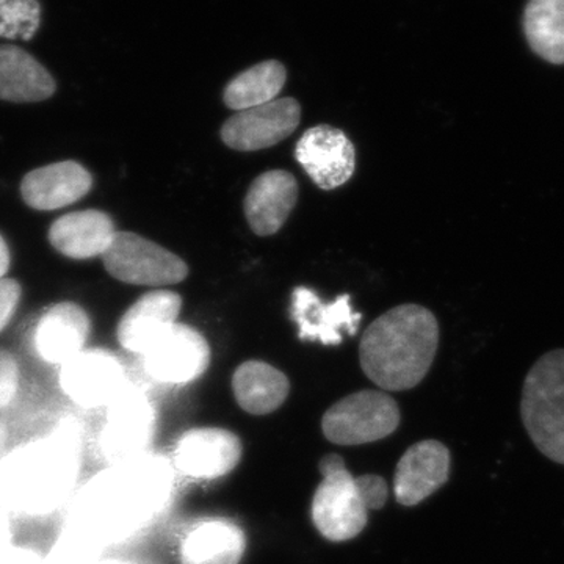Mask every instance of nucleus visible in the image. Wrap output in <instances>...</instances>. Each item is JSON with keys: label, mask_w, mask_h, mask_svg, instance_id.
I'll list each match as a JSON object with an SVG mask.
<instances>
[{"label": "nucleus", "mask_w": 564, "mask_h": 564, "mask_svg": "<svg viewBox=\"0 0 564 564\" xmlns=\"http://www.w3.org/2000/svg\"><path fill=\"white\" fill-rule=\"evenodd\" d=\"M85 432L79 419L62 417L50 432L0 455V507L21 518L57 513L79 488Z\"/></svg>", "instance_id": "obj_1"}, {"label": "nucleus", "mask_w": 564, "mask_h": 564, "mask_svg": "<svg viewBox=\"0 0 564 564\" xmlns=\"http://www.w3.org/2000/svg\"><path fill=\"white\" fill-rule=\"evenodd\" d=\"M440 347V323L419 304L393 307L364 332L359 361L364 373L386 391H408L432 369Z\"/></svg>", "instance_id": "obj_2"}, {"label": "nucleus", "mask_w": 564, "mask_h": 564, "mask_svg": "<svg viewBox=\"0 0 564 564\" xmlns=\"http://www.w3.org/2000/svg\"><path fill=\"white\" fill-rule=\"evenodd\" d=\"M158 518L143 484L124 466L104 467L79 485L66 505L65 524L104 549L126 543Z\"/></svg>", "instance_id": "obj_3"}, {"label": "nucleus", "mask_w": 564, "mask_h": 564, "mask_svg": "<svg viewBox=\"0 0 564 564\" xmlns=\"http://www.w3.org/2000/svg\"><path fill=\"white\" fill-rule=\"evenodd\" d=\"M521 417L534 447L564 466V348L545 352L527 373Z\"/></svg>", "instance_id": "obj_4"}, {"label": "nucleus", "mask_w": 564, "mask_h": 564, "mask_svg": "<svg viewBox=\"0 0 564 564\" xmlns=\"http://www.w3.org/2000/svg\"><path fill=\"white\" fill-rule=\"evenodd\" d=\"M154 404L147 393L128 384L104 410V421L96 437V447L106 467L140 458L150 452L155 432Z\"/></svg>", "instance_id": "obj_5"}, {"label": "nucleus", "mask_w": 564, "mask_h": 564, "mask_svg": "<svg viewBox=\"0 0 564 564\" xmlns=\"http://www.w3.org/2000/svg\"><path fill=\"white\" fill-rule=\"evenodd\" d=\"M322 484L313 499V521L326 540L334 543L352 540L367 525V508L358 478L352 477L339 455L321 462Z\"/></svg>", "instance_id": "obj_6"}, {"label": "nucleus", "mask_w": 564, "mask_h": 564, "mask_svg": "<svg viewBox=\"0 0 564 564\" xmlns=\"http://www.w3.org/2000/svg\"><path fill=\"white\" fill-rule=\"evenodd\" d=\"M102 262L110 276L126 284L165 288L188 276L180 256L133 232L115 234Z\"/></svg>", "instance_id": "obj_7"}, {"label": "nucleus", "mask_w": 564, "mask_h": 564, "mask_svg": "<svg viewBox=\"0 0 564 564\" xmlns=\"http://www.w3.org/2000/svg\"><path fill=\"white\" fill-rule=\"evenodd\" d=\"M400 410L388 393L361 391L334 403L323 415L326 440L339 445H361L395 432Z\"/></svg>", "instance_id": "obj_8"}, {"label": "nucleus", "mask_w": 564, "mask_h": 564, "mask_svg": "<svg viewBox=\"0 0 564 564\" xmlns=\"http://www.w3.org/2000/svg\"><path fill=\"white\" fill-rule=\"evenodd\" d=\"M62 392L80 410H106L128 386L124 367L102 348L80 351L61 367Z\"/></svg>", "instance_id": "obj_9"}, {"label": "nucleus", "mask_w": 564, "mask_h": 564, "mask_svg": "<svg viewBox=\"0 0 564 564\" xmlns=\"http://www.w3.org/2000/svg\"><path fill=\"white\" fill-rule=\"evenodd\" d=\"M144 370L163 384H187L198 380L210 364L206 337L184 323H174L143 355Z\"/></svg>", "instance_id": "obj_10"}, {"label": "nucleus", "mask_w": 564, "mask_h": 564, "mask_svg": "<svg viewBox=\"0 0 564 564\" xmlns=\"http://www.w3.org/2000/svg\"><path fill=\"white\" fill-rule=\"evenodd\" d=\"M302 106L296 99H274L263 106L237 111L223 124L221 140L236 151H261L281 143L299 129Z\"/></svg>", "instance_id": "obj_11"}, {"label": "nucleus", "mask_w": 564, "mask_h": 564, "mask_svg": "<svg viewBox=\"0 0 564 564\" xmlns=\"http://www.w3.org/2000/svg\"><path fill=\"white\" fill-rule=\"evenodd\" d=\"M295 159L322 191L343 187L355 174V147L344 131L333 126L307 129L296 143Z\"/></svg>", "instance_id": "obj_12"}, {"label": "nucleus", "mask_w": 564, "mask_h": 564, "mask_svg": "<svg viewBox=\"0 0 564 564\" xmlns=\"http://www.w3.org/2000/svg\"><path fill=\"white\" fill-rule=\"evenodd\" d=\"M291 318L303 343L339 345L344 343L345 334L355 336L358 333L362 317L352 310L348 293L326 303L311 289L296 288L292 292Z\"/></svg>", "instance_id": "obj_13"}, {"label": "nucleus", "mask_w": 564, "mask_h": 564, "mask_svg": "<svg viewBox=\"0 0 564 564\" xmlns=\"http://www.w3.org/2000/svg\"><path fill=\"white\" fill-rule=\"evenodd\" d=\"M242 458L239 436L223 429H195L182 434L173 466L198 480H214L236 469Z\"/></svg>", "instance_id": "obj_14"}, {"label": "nucleus", "mask_w": 564, "mask_h": 564, "mask_svg": "<svg viewBox=\"0 0 564 564\" xmlns=\"http://www.w3.org/2000/svg\"><path fill=\"white\" fill-rule=\"evenodd\" d=\"M451 466V452L440 441H421L408 448L393 478L397 502L404 507L423 502L447 484Z\"/></svg>", "instance_id": "obj_15"}, {"label": "nucleus", "mask_w": 564, "mask_h": 564, "mask_svg": "<svg viewBox=\"0 0 564 564\" xmlns=\"http://www.w3.org/2000/svg\"><path fill=\"white\" fill-rule=\"evenodd\" d=\"M182 299L172 291H152L126 311L118 323V343L124 350L143 356L152 344L177 323Z\"/></svg>", "instance_id": "obj_16"}, {"label": "nucleus", "mask_w": 564, "mask_h": 564, "mask_svg": "<svg viewBox=\"0 0 564 564\" xmlns=\"http://www.w3.org/2000/svg\"><path fill=\"white\" fill-rule=\"evenodd\" d=\"M299 202V182L284 170L256 177L245 196L243 210L252 232L259 237L280 231Z\"/></svg>", "instance_id": "obj_17"}, {"label": "nucleus", "mask_w": 564, "mask_h": 564, "mask_svg": "<svg viewBox=\"0 0 564 564\" xmlns=\"http://www.w3.org/2000/svg\"><path fill=\"white\" fill-rule=\"evenodd\" d=\"M88 334L90 317L79 304L58 303L36 323L33 347L41 361L62 367L84 351Z\"/></svg>", "instance_id": "obj_18"}, {"label": "nucleus", "mask_w": 564, "mask_h": 564, "mask_svg": "<svg viewBox=\"0 0 564 564\" xmlns=\"http://www.w3.org/2000/svg\"><path fill=\"white\" fill-rule=\"evenodd\" d=\"M91 187V174L80 163L57 162L25 174L21 195L32 209L57 210L79 202Z\"/></svg>", "instance_id": "obj_19"}, {"label": "nucleus", "mask_w": 564, "mask_h": 564, "mask_svg": "<svg viewBox=\"0 0 564 564\" xmlns=\"http://www.w3.org/2000/svg\"><path fill=\"white\" fill-rule=\"evenodd\" d=\"M55 91L57 82L32 54L13 44H0V101L43 102Z\"/></svg>", "instance_id": "obj_20"}, {"label": "nucleus", "mask_w": 564, "mask_h": 564, "mask_svg": "<svg viewBox=\"0 0 564 564\" xmlns=\"http://www.w3.org/2000/svg\"><path fill=\"white\" fill-rule=\"evenodd\" d=\"M115 234L113 221L106 212H73L52 223L50 242L66 258L82 261L102 256Z\"/></svg>", "instance_id": "obj_21"}, {"label": "nucleus", "mask_w": 564, "mask_h": 564, "mask_svg": "<svg viewBox=\"0 0 564 564\" xmlns=\"http://www.w3.org/2000/svg\"><path fill=\"white\" fill-rule=\"evenodd\" d=\"M245 534L226 519H212L193 527L181 544V564H239Z\"/></svg>", "instance_id": "obj_22"}, {"label": "nucleus", "mask_w": 564, "mask_h": 564, "mask_svg": "<svg viewBox=\"0 0 564 564\" xmlns=\"http://www.w3.org/2000/svg\"><path fill=\"white\" fill-rule=\"evenodd\" d=\"M232 391L243 411L254 415L273 413L291 392L288 377L263 361H247L234 372Z\"/></svg>", "instance_id": "obj_23"}, {"label": "nucleus", "mask_w": 564, "mask_h": 564, "mask_svg": "<svg viewBox=\"0 0 564 564\" xmlns=\"http://www.w3.org/2000/svg\"><path fill=\"white\" fill-rule=\"evenodd\" d=\"M288 80V70L276 61H267L237 74L223 93L231 110L242 111L274 101Z\"/></svg>", "instance_id": "obj_24"}, {"label": "nucleus", "mask_w": 564, "mask_h": 564, "mask_svg": "<svg viewBox=\"0 0 564 564\" xmlns=\"http://www.w3.org/2000/svg\"><path fill=\"white\" fill-rule=\"evenodd\" d=\"M524 32L534 54L552 65H564V0H530Z\"/></svg>", "instance_id": "obj_25"}, {"label": "nucleus", "mask_w": 564, "mask_h": 564, "mask_svg": "<svg viewBox=\"0 0 564 564\" xmlns=\"http://www.w3.org/2000/svg\"><path fill=\"white\" fill-rule=\"evenodd\" d=\"M106 549L87 534L63 525L61 533L44 554V564H98Z\"/></svg>", "instance_id": "obj_26"}, {"label": "nucleus", "mask_w": 564, "mask_h": 564, "mask_svg": "<svg viewBox=\"0 0 564 564\" xmlns=\"http://www.w3.org/2000/svg\"><path fill=\"white\" fill-rule=\"evenodd\" d=\"M40 28V0H0V39L31 41Z\"/></svg>", "instance_id": "obj_27"}, {"label": "nucleus", "mask_w": 564, "mask_h": 564, "mask_svg": "<svg viewBox=\"0 0 564 564\" xmlns=\"http://www.w3.org/2000/svg\"><path fill=\"white\" fill-rule=\"evenodd\" d=\"M21 373L17 359L0 350V411L7 410L20 392Z\"/></svg>", "instance_id": "obj_28"}, {"label": "nucleus", "mask_w": 564, "mask_h": 564, "mask_svg": "<svg viewBox=\"0 0 564 564\" xmlns=\"http://www.w3.org/2000/svg\"><path fill=\"white\" fill-rule=\"evenodd\" d=\"M22 289L20 282L2 278L0 280V332L6 329L20 304Z\"/></svg>", "instance_id": "obj_29"}, {"label": "nucleus", "mask_w": 564, "mask_h": 564, "mask_svg": "<svg viewBox=\"0 0 564 564\" xmlns=\"http://www.w3.org/2000/svg\"><path fill=\"white\" fill-rule=\"evenodd\" d=\"M358 485L361 488L364 500L369 510H380L388 500V485L378 475H366L358 477Z\"/></svg>", "instance_id": "obj_30"}, {"label": "nucleus", "mask_w": 564, "mask_h": 564, "mask_svg": "<svg viewBox=\"0 0 564 564\" xmlns=\"http://www.w3.org/2000/svg\"><path fill=\"white\" fill-rule=\"evenodd\" d=\"M13 519V514H10L6 508L0 507V563H2V560L6 558L11 549L18 544L17 540H14Z\"/></svg>", "instance_id": "obj_31"}, {"label": "nucleus", "mask_w": 564, "mask_h": 564, "mask_svg": "<svg viewBox=\"0 0 564 564\" xmlns=\"http://www.w3.org/2000/svg\"><path fill=\"white\" fill-rule=\"evenodd\" d=\"M10 269V250L3 237L0 236V280L6 276Z\"/></svg>", "instance_id": "obj_32"}, {"label": "nucleus", "mask_w": 564, "mask_h": 564, "mask_svg": "<svg viewBox=\"0 0 564 564\" xmlns=\"http://www.w3.org/2000/svg\"><path fill=\"white\" fill-rule=\"evenodd\" d=\"M98 564H132L129 562H124V560H118V558H102L101 562Z\"/></svg>", "instance_id": "obj_33"}]
</instances>
